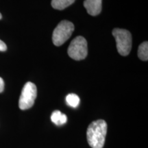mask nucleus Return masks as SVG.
<instances>
[{"label":"nucleus","instance_id":"f257e3e1","mask_svg":"<svg viewBox=\"0 0 148 148\" xmlns=\"http://www.w3.org/2000/svg\"><path fill=\"white\" fill-rule=\"evenodd\" d=\"M106 122L103 119L92 121L86 131L88 143L92 148H103L107 134Z\"/></svg>","mask_w":148,"mask_h":148},{"label":"nucleus","instance_id":"f03ea898","mask_svg":"<svg viewBox=\"0 0 148 148\" xmlns=\"http://www.w3.org/2000/svg\"><path fill=\"white\" fill-rule=\"evenodd\" d=\"M112 34L115 38L118 52L123 56H126L132 49V38L131 33L125 29L114 28Z\"/></svg>","mask_w":148,"mask_h":148},{"label":"nucleus","instance_id":"7ed1b4c3","mask_svg":"<svg viewBox=\"0 0 148 148\" xmlns=\"http://www.w3.org/2000/svg\"><path fill=\"white\" fill-rule=\"evenodd\" d=\"M74 25L71 21H60L53 30L52 34V41L56 46H60L64 44L71 37L73 32Z\"/></svg>","mask_w":148,"mask_h":148},{"label":"nucleus","instance_id":"20e7f679","mask_svg":"<svg viewBox=\"0 0 148 148\" xmlns=\"http://www.w3.org/2000/svg\"><path fill=\"white\" fill-rule=\"evenodd\" d=\"M68 55L75 60H82L88 54L87 41L84 37L78 36L72 40L68 47Z\"/></svg>","mask_w":148,"mask_h":148},{"label":"nucleus","instance_id":"39448f33","mask_svg":"<svg viewBox=\"0 0 148 148\" xmlns=\"http://www.w3.org/2000/svg\"><path fill=\"white\" fill-rule=\"evenodd\" d=\"M37 96L36 85L31 82H27L23 86L18 100V107L21 110H27L32 108Z\"/></svg>","mask_w":148,"mask_h":148},{"label":"nucleus","instance_id":"423d86ee","mask_svg":"<svg viewBox=\"0 0 148 148\" xmlns=\"http://www.w3.org/2000/svg\"><path fill=\"white\" fill-rule=\"evenodd\" d=\"M84 6L88 14L91 16H97L101 12L102 0H85Z\"/></svg>","mask_w":148,"mask_h":148},{"label":"nucleus","instance_id":"0eeeda50","mask_svg":"<svg viewBox=\"0 0 148 148\" xmlns=\"http://www.w3.org/2000/svg\"><path fill=\"white\" fill-rule=\"evenodd\" d=\"M51 120L56 125H61L66 123L67 121V117L66 114H62L60 111L55 110L51 114Z\"/></svg>","mask_w":148,"mask_h":148},{"label":"nucleus","instance_id":"6e6552de","mask_svg":"<svg viewBox=\"0 0 148 148\" xmlns=\"http://www.w3.org/2000/svg\"><path fill=\"white\" fill-rule=\"evenodd\" d=\"M75 0H52L51 6L56 10H64L70 5H71Z\"/></svg>","mask_w":148,"mask_h":148},{"label":"nucleus","instance_id":"1a4fd4ad","mask_svg":"<svg viewBox=\"0 0 148 148\" xmlns=\"http://www.w3.org/2000/svg\"><path fill=\"white\" fill-rule=\"evenodd\" d=\"M138 57L143 61L148 60V42H143L138 46Z\"/></svg>","mask_w":148,"mask_h":148},{"label":"nucleus","instance_id":"9d476101","mask_svg":"<svg viewBox=\"0 0 148 148\" xmlns=\"http://www.w3.org/2000/svg\"><path fill=\"white\" fill-rule=\"evenodd\" d=\"M79 98L78 96L74 93L69 94L66 97V101L67 104L72 108H76L79 103Z\"/></svg>","mask_w":148,"mask_h":148},{"label":"nucleus","instance_id":"9b49d317","mask_svg":"<svg viewBox=\"0 0 148 148\" xmlns=\"http://www.w3.org/2000/svg\"><path fill=\"white\" fill-rule=\"evenodd\" d=\"M7 50V46L4 43V42H3L2 40H0V51H5Z\"/></svg>","mask_w":148,"mask_h":148},{"label":"nucleus","instance_id":"f8f14e48","mask_svg":"<svg viewBox=\"0 0 148 148\" xmlns=\"http://www.w3.org/2000/svg\"><path fill=\"white\" fill-rule=\"evenodd\" d=\"M4 90V82H3V79L0 77V93L2 92Z\"/></svg>","mask_w":148,"mask_h":148},{"label":"nucleus","instance_id":"ddd939ff","mask_svg":"<svg viewBox=\"0 0 148 148\" xmlns=\"http://www.w3.org/2000/svg\"><path fill=\"white\" fill-rule=\"evenodd\" d=\"M1 18H2V15H1V14L0 13V19H1Z\"/></svg>","mask_w":148,"mask_h":148}]
</instances>
